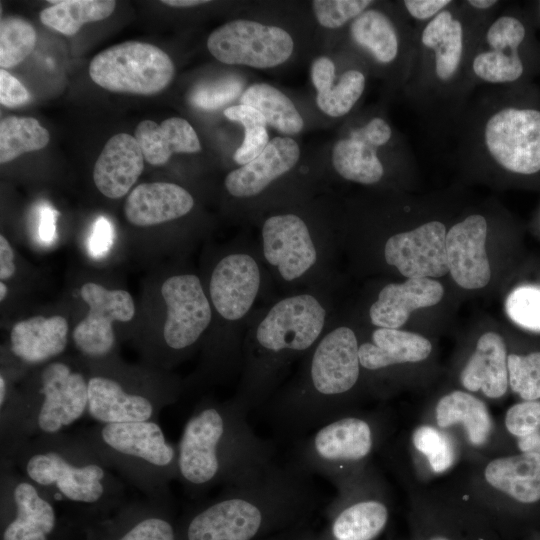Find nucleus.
I'll list each match as a JSON object with an SVG mask.
<instances>
[{
    "label": "nucleus",
    "mask_w": 540,
    "mask_h": 540,
    "mask_svg": "<svg viewBox=\"0 0 540 540\" xmlns=\"http://www.w3.org/2000/svg\"><path fill=\"white\" fill-rule=\"evenodd\" d=\"M446 226L438 220L388 238L384 257L407 278L441 277L449 272Z\"/></svg>",
    "instance_id": "obj_19"
},
{
    "label": "nucleus",
    "mask_w": 540,
    "mask_h": 540,
    "mask_svg": "<svg viewBox=\"0 0 540 540\" xmlns=\"http://www.w3.org/2000/svg\"><path fill=\"white\" fill-rule=\"evenodd\" d=\"M359 345L346 326L327 333L313 349L303 376L290 389L296 415L310 425H321L341 415L342 401L360 376Z\"/></svg>",
    "instance_id": "obj_7"
},
{
    "label": "nucleus",
    "mask_w": 540,
    "mask_h": 540,
    "mask_svg": "<svg viewBox=\"0 0 540 540\" xmlns=\"http://www.w3.org/2000/svg\"><path fill=\"white\" fill-rule=\"evenodd\" d=\"M260 270L253 257L233 253L215 266L209 292L216 311L230 321L244 317L252 307L260 288Z\"/></svg>",
    "instance_id": "obj_23"
},
{
    "label": "nucleus",
    "mask_w": 540,
    "mask_h": 540,
    "mask_svg": "<svg viewBox=\"0 0 540 540\" xmlns=\"http://www.w3.org/2000/svg\"><path fill=\"white\" fill-rule=\"evenodd\" d=\"M6 293H7L6 285L3 282H1L0 283V300L1 301L5 298Z\"/></svg>",
    "instance_id": "obj_56"
},
{
    "label": "nucleus",
    "mask_w": 540,
    "mask_h": 540,
    "mask_svg": "<svg viewBox=\"0 0 540 540\" xmlns=\"http://www.w3.org/2000/svg\"><path fill=\"white\" fill-rule=\"evenodd\" d=\"M371 6L350 23L352 41L376 64L383 67L400 64L409 76L416 26L401 25L387 12Z\"/></svg>",
    "instance_id": "obj_20"
},
{
    "label": "nucleus",
    "mask_w": 540,
    "mask_h": 540,
    "mask_svg": "<svg viewBox=\"0 0 540 540\" xmlns=\"http://www.w3.org/2000/svg\"><path fill=\"white\" fill-rule=\"evenodd\" d=\"M494 15L478 14L464 1H454L433 20L416 26L404 91L413 108L438 133L453 131L471 99L476 88L469 72L471 56Z\"/></svg>",
    "instance_id": "obj_2"
},
{
    "label": "nucleus",
    "mask_w": 540,
    "mask_h": 540,
    "mask_svg": "<svg viewBox=\"0 0 540 540\" xmlns=\"http://www.w3.org/2000/svg\"><path fill=\"white\" fill-rule=\"evenodd\" d=\"M374 444V430L367 419L343 415L297 439L293 461L341 489L351 468L368 458Z\"/></svg>",
    "instance_id": "obj_10"
},
{
    "label": "nucleus",
    "mask_w": 540,
    "mask_h": 540,
    "mask_svg": "<svg viewBox=\"0 0 540 540\" xmlns=\"http://www.w3.org/2000/svg\"><path fill=\"white\" fill-rule=\"evenodd\" d=\"M393 137L392 126L385 118L371 117L334 144V169L348 181L364 185L378 183L385 174L379 151L390 144Z\"/></svg>",
    "instance_id": "obj_18"
},
{
    "label": "nucleus",
    "mask_w": 540,
    "mask_h": 540,
    "mask_svg": "<svg viewBox=\"0 0 540 540\" xmlns=\"http://www.w3.org/2000/svg\"><path fill=\"white\" fill-rule=\"evenodd\" d=\"M487 231L486 218L474 213L455 223L447 232L449 272L465 289L483 288L490 281L491 269L485 249Z\"/></svg>",
    "instance_id": "obj_22"
},
{
    "label": "nucleus",
    "mask_w": 540,
    "mask_h": 540,
    "mask_svg": "<svg viewBox=\"0 0 540 540\" xmlns=\"http://www.w3.org/2000/svg\"><path fill=\"white\" fill-rule=\"evenodd\" d=\"M40 13L41 22L64 35H75L87 23L109 17L115 7L113 0H60Z\"/></svg>",
    "instance_id": "obj_36"
},
{
    "label": "nucleus",
    "mask_w": 540,
    "mask_h": 540,
    "mask_svg": "<svg viewBox=\"0 0 540 540\" xmlns=\"http://www.w3.org/2000/svg\"><path fill=\"white\" fill-rule=\"evenodd\" d=\"M207 48L222 63L264 69L287 61L294 42L280 27L236 19L216 28L208 37Z\"/></svg>",
    "instance_id": "obj_13"
},
{
    "label": "nucleus",
    "mask_w": 540,
    "mask_h": 540,
    "mask_svg": "<svg viewBox=\"0 0 540 540\" xmlns=\"http://www.w3.org/2000/svg\"><path fill=\"white\" fill-rule=\"evenodd\" d=\"M87 409L86 376L64 361L45 363L32 386L17 394L13 453L34 437L65 432Z\"/></svg>",
    "instance_id": "obj_8"
},
{
    "label": "nucleus",
    "mask_w": 540,
    "mask_h": 540,
    "mask_svg": "<svg viewBox=\"0 0 540 540\" xmlns=\"http://www.w3.org/2000/svg\"><path fill=\"white\" fill-rule=\"evenodd\" d=\"M412 441L416 449L427 457L435 472H443L453 464L454 448L443 432L431 426H421L414 431Z\"/></svg>",
    "instance_id": "obj_42"
},
{
    "label": "nucleus",
    "mask_w": 540,
    "mask_h": 540,
    "mask_svg": "<svg viewBox=\"0 0 540 540\" xmlns=\"http://www.w3.org/2000/svg\"><path fill=\"white\" fill-rule=\"evenodd\" d=\"M452 133L455 157L519 175L540 171V110L506 104L496 87L470 99Z\"/></svg>",
    "instance_id": "obj_5"
},
{
    "label": "nucleus",
    "mask_w": 540,
    "mask_h": 540,
    "mask_svg": "<svg viewBox=\"0 0 540 540\" xmlns=\"http://www.w3.org/2000/svg\"><path fill=\"white\" fill-rule=\"evenodd\" d=\"M6 464L14 466L82 528L129 501L126 482L76 433L34 437Z\"/></svg>",
    "instance_id": "obj_4"
},
{
    "label": "nucleus",
    "mask_w": 540,
    "mask_h": 540,
    "mask_svg": "<svg viewBox=\"0 0 540 540\" xmlns=\"http://www.w3.org/2000/svg\"><path fill=\"white\" fill-rule=\"evenodd\" d=\"M76 434L144 498L173 501L170 484L178 480V449L158 421L96 423Z\"/></svg>",
    "instance_id": "obj_6"
},
{
    "label": "nucleus",
    "mask_w": 540,
    "mask_h": 540,
    "mask_svg": "<svg viewBox=\"0 0 540 540\" xmlns=\"http://www.w3.org/2000/svg\"><path fill=\"white\" fill-rule=\"evenodd\" d=\"M241 104L257 109L272 126L282 134L295 135L303 129L304 121L293 102L279 89L257 83L241 95Z\"/></svg>",
    "instance_id": "obj_35"
},
{
    "label": "nucleus",
    "mask_w": 540,
    "mask_h": 540,
    "mask_svg": "<svg viewBox=\"0 0 540 540\" xmlns=\"http://www.w3.org/2000/svg\"><path fill=\"white\" fill-rule=\"evenodd\" d=\"M431 540H449V539L444 538V537H433Z\"/></svg>",
    "instance_id": "obj_57"
},
{
    "label": "nucleus",
    "mask_w": 540,
    "mask_h": 540,
    "mask_svg": "<svg viewBox=\"0 0 540 540\" xmlns=\"http://www.w3.org/2000/svg\"><path fill=\"white\" fill-rule=\"evenodd\" d=\"M300 157V148L290 137H275L251 162L229 172L224 184L234 197H252L272 181L291 170Z\"/></svg>",
    "instance_id": "obj_24"
},
{
    "label": "nucleus",
    "mask_w": 540,
    "mask_h": 540,
    "mask_svg": "<svg viewBox=\"0 0 540 540\" xmlns=\"http://www.w3.org/2000/svg\"><path fill=\"white\" fill-rule=\"evenodd\" d=\"M453 0H404L400 2L402 11L415 26L428 23L446 10Z\"/></svg>",
    "instance_id": "obj_46"
},
{
    "label": "nucleus",
    "mask_w": 540,
    "mask_h": 540,
    "mask_svg": "<svg viewBox=\"0 0 540 540\" xmlns=\"http://www.w3.org/2000/svg\"><path fill=\"white\" fill-rule=\"evenodd\" d=\"M224 116L230 121L242 124L245 129L257 126H267L264 116L257 109L245 104L226 108L224 110Z\"/></svg>",
    "instance_id": "obj_51"
},
{
    "label": "nucleus",
    "mask_w": 540,
    "mask_h": 540,
    "mask_svg": "<svg viewBox=\"0 0 540 540\" xmlns=\"http://www.w3.org/2000/svg\"><path fill=\"white\" fill-rule=\"evenodd\" d=\"M432 345L425 337L392 328H377L372 342L359 345V361L362 368L377 371L387 367L419 362L431 353Z\"/></svg>",
    "instance_id": "obj_30"
},
{
    "label": "nucleus",
    "mask_w": 540,
    "mask_h": 540,
    "mask_svg": "<svg viewBox=\"0 0 540 540\" xmlns=\"http://www.w3.org/2000/svg\"><path fill=\"white\" fill-rule=\"evenodd\" d=\"M526 38L523 22L507 13L495 14L485 25L470 61L475 87L513 84L524 74L520 47Z\"/></svg>",
    "instance_id": "obj_14"
},
{
    "label": "nucleus",
    "mask_w": 540,
    "mask_h": 540,
    "mask_svg": "<svg viewBox=\"0 0 540 540\" xmlns=\"http://www.w3.org/2000/svg\"><path fill=\"white\" fill-rule=\"evenodd\" d=\"M505 311L518 326L540 332V286L522 285L506 298Z\"/></svg>",
    "instance_id": "obj_41"
},
{
    "label": "nucleus",
    "mask_w": 540,
    "mask_h": 540,
    "mask_svg": "<svg viewBox=\"0 0 540 540\" xmlns=\"http://www.w3.org/2000/svg\"><path fill=\"white\" fill-rule=\"evenodd\" d=\"M365 87V74L357 68L347 69L337 84L325 92L317 93L316 104L328 116H344L357 104Z\"/></svg>",
    "instance_id": "obj_39"
},
{
    "label": "nucleus",
    "mask_w": 540,
    "mask_h": 540,
    "mask_svg": "<svg viewBox=\"0 0 540 540\" xmlns=\"http://www.w3.org/2000/svg\"><path fill=\"white\" fill-rule=\"evenodd\" d=\"M269 143L266 127L257 126L245 129L242 144L234 153L233 159L240 165H245L258 157Z\"/></svg>",
    "instance_id": "obj_47"
},
{
    "label": "nucleus",
    "mask_w": 540,
    "mask_h": 540,
    "mask_svg": "<svg viewBox=\"0 0 540 540\" xmlns=\"http://www.w3.org/2000/svg\"><path fill=\"white\" fill-rule=\"evenodd\" d=\"M56 215L57 212L51 209L49 206H44L41 209L38 235L43 242L50 243L55 237Z\"/></svg>",
    "instance_id": "obj_52"
},
{
    "label": "nucleus",
    "mask_w": 540,
    "mask_h": 540,
    "mask_svg": "<svg viewBox=\"0 0 540 540\" xmlns=\"http://www.w3.org/2000/svg\"><path fill=\"white\" fill-rule=\"evenodd\" d=\"M174 64L157 46L127 41L95 55L89 75L100 87L119 93L154 95L164 90L174 76Z\"/></svg>",
    "instance_id": "obj_11"
},
{
    "label": "nucleus",
    "mask_w": 540,
    "mask_h": 540,
    "mask_svg": "<svg viewBox=\"0 0 540 540\" xmlns=\"http://www.w3.org/2000/svg\"><path fill=\"white\" fill-rule=\"evenodd\" d=\"M114 241V229L105 217L100 216L93 224L89 240L90 253L100 258L106 255Z\"/></svg>",
    "instance_id": "obj_49"
},
{
    "label": "nucleus",
    "mask_w": 540,
    "mask_h": 540,
    "mask_svg": "<svg viewBox=\"0 0 540 540\" xmlns=\"http://www.w3.org/2000/svg\"><path fill=\"white\" fill-rule=\"evenodd\" d=\"M485 479L517 502L540 501V453L521 452L497 458L485 468Z\"/></svg>",
    "instance_id": "obj_32"
},
{
    "label": "nucleus",
    "mask_w": 540,
    "mask_h": 540,
    "mask_svg": "<svg viewBox=\"0 0 540 540\" xmlns=\"http://www.w3.org/2000/svg\"><path fill=\"white\" fill-rule=\"evenodd\" d=\"M508 382L523 400L540 399V351L507 357Z\"/></svg>",
    "instance_id": "obj_40"
},
{
    "label": "nucleus",
    "mask_w": 540,
    "mask_h": 540,
    "mask_svg": "<svg viewBox=\"0 0 540 540\" xmlns=\"http://www.w3.org/2000/svg\"><path fill=\"white\" fill-rule=\"evenodd\" d=\"M539 11H540V2H539Z\"/></svg>",
    "instance_id": "obj_58"
},
{
    "label": "nucleus",
    "mask_w": 540,
    "mask_h": 540,
    "mask_svg": "<svg viewBox=\"0 0 540 540\" xmlns=\"http://www.w3.org/2000/svg\"><path fill=\"white\" fill-rule=\"evenodd\" d=\"M25 86L6 69H0V103L8 108L19 107L30 101Z\"/></svg>",
    "instance_id": "obj_48"
},
{
    "label": "nucleus",
    "mask_w": 540,
    "mask_h": 540,
    "mask_svg": "<svg viewBox=\"0 0 540 540\" xmlns=\"http://www.w3.org/2000/svg\"><path fill=\"white\" fill-rule=\"evenodd\" d=\"M144 160L135 137L128 133L112 136L93 168V180L97 189L111 199L125 196L141 175Z\"/></svg>",
    "instance_id": "obj_25"
},
{
    "label": "nucleus",
    "mask_w": 540,
    "mask_h": 540,
    "mask_svg": "<svg viewBox=\"0 0 540 540\" xmlns=\"http://www.w3.org/2000/svg\"><path fill=\"white\" fill-rule=\"evenodd\" d=\"M309 473L294 461L275 460L187 510L179 540H260L301 525L317 503Z\"/></svg>",
    "instance_id": "obj_1"
},
{
    "label": "nucleus",
    "mask_w": 540,
    "mask_h": 540,
    "mask_svg": "<svg viewBox=\"0 0 540 540\" xmlns=\"http://www.w3.org/2000/svg\"><path fill=\"white\" fill-rule=\"evenodd\" d=\"M206 0H163L161 3L171 7H193L208 3Z\"/></svg>",
    "instance_id": "obj_55"
},
{
    "label": "nucleus",
    "mask_w": 540,
    "mask_h": 540,
    "mask_svg": "<svg viewBox=\"0 0 540 540\" xmlns=\"http://www.w3.org/2000/svg\"><path fill=\"white\" fill-rule=\"evenodd\" d=\"M465 5L472 11L482 15H494L500 1L497 0H466Z\"/></svg>",
    "instance_id": "obj_54"
},
{
    "label": "nucleus",
    "mask_w": 540,
    "mask_h": 540,
    "mask_svg": "<svg viewBox=\"0 0 540 540\" xmlns=\"http://www.w3.org/2000/svg\"><path fill=\"white\" fill-rule=\"evenodd\" d=\"M248 412L238 399L207 400L194 408L177 444L178 481L187 496L200 499L274 461V446L254 432Z\"/></svg>",
    "instance_id": "obj_3"
},
{
    "label": "nucleus",
    "mask_w": 540,
    "mask_h": 540,
    "mask_svg": "<svg viewBox=\"0 0 540 540\" xmlns=\"http://www.w3.org/2000/svg\"><path fill=\"white\" fill-rule=\"evenodd\" d=\"M193 206L192 195L183 187L169 182H151L133 188L123 210L131 224L143 227L180 218Z\"/></svg>",
    "instance_id": "obj_26"
},
{
    "label": "nucleus",
    "mask_w": 540,
    "mask_h": 540,
    "mask_svg": "<svg viewBox=\"0 0 540 540\" xmlns=\"http://www.w3.org/2000/svg\"><path fill=\"white\" fill-rule=\"evenodd\" d=\"M311 80L317 93L329 90L335 80L334 62L325 56L316 58L311 65Z\"/></svg>",
    "instance_id": "obj_50"
},
{
    "label": "nucleus",
    "mask_w": 540,
    "mask_h": 540,
    "mask_svg": "<svg viewBox=\"0 0 540 540\" xmlns=\"http://www.w3.org/2000/svg\"><path fill=\"white\" fill-rule=\"evenodd\" d=\"M443 294L442 285L431 278H408L403 283L388 284L370 307L371 322L379 328L399 329L413 310L439 303Z\"/></svg>",
    "instance_id": "obj_27"
},
{
    "label": "nucleus",
    "mask_w": 540,
    "mask_h": 540,
    "mask_svg": "<svg viewBox=\"0 0 540 540\" xmlns=\"http://www.w3.org/2000/svg\"><path fill=\"white\" fill-rule=\"evenodd\" d=\"M67 334L68 323L64 317L34 316L12 327L10 351L25 364H45L64 352Z\"/></svg>",
    "instance_id": "obj_28"
},
{
    "label": "nucleus",
    "mask_w": 540,
    "mask_h": 540,
    "mask_svg": "<svg viewBox=\"0 0 540 540\" xmlns=\"http://www.w3.org/2000/svg\"><path fill=\"white\" fill-rule=\"evenodd\" d=\"M134 381L94 373L88 378L87 415L97 423L158 421L161 410L176 398L175 388L158 380L137 386Z\"/></svg>",
    "instance_id": "obj_12"
},
{
    "label": "nucleus",
    "mask_w": 540,
    "mask_h": 540,
    "mask_svg": "<svg viewBox=\"0 0 540 540\" xmlns=\"http://www.w3.org/2000/svg\"><path fill=\"white\" fill-rule=\"evenodd\" d=\"M161 294L167 307L163 327L166 347L183 351L193 346L211 322L210 303L196 275H175L166 279Z\"/></svg>",
    "instance_id": "obj_17"
},
{
    "label": "nucleus",
    "mask_w": 540,
    "mask_h": 540,
    "mask_svg": "<svg viewBox=\"0 0 540 540\" xmlns=\"http://www.w3.org/2000/svg\"><path fill=\"white\" fill-rule=\"evenodd\" d=\"M80 295L89 311L74 328L73 341L85 357L101 360L115 345L112 323L130 321L135 314L134 302L125 290H108L93 282L82 285Z\"/></svg>",
    "instance_id": "obj_16"
},
{
    "label": "nucleus",
    "mask_w": 540,
    "mask_h": 540,
    "mask_svg": "<svg viewBox=\"0 0 540 540\" xmlns=\"http://www.w3.org/2000/svg\"><path fill=\"white\" fill-rule=\"evenodd\" d=\"M436 420L441 428L462 424L473 445L486 442L491 431V418L486 405L463 391H453L442 397L436 407Z\"/></svg>",
    "instance_id": "obj_33"
},
{
    "label": "nucleus",
    "mask_w": 540,
    "mask_h": 540,
    "mask_svg": "<svg viewBox=\"0 0 540 540\" xmlns=\"http://www.w3.org/2000/svg\"><path fill=\"white\" fill-rule=\"evenodd\" d=\"M263 254L285 281H293L309 271L317 251L306 223L295 214L274 215L262 227Z\"/></svg>",
    "instance_id": "obj_21"
},
{
    "label": "nucleus",
    "mask_w": 540,
    "mask_h": 540,
    "mask_svg": "<svg viewBox=\"0 0 540 540\" xmlns=\"http://www.w3.org/2000/svg\"><path fill=\"white\" fill-rule=\"evenodd\" d=\"M50 134L33 117L7 116L0 122V163L47 146Z\"/></svg>",
    "instance_id": "obj_37"
},
{
    "label": "nucleus",
    "mask_w": 540,
    "mask_h": 540,
    "mask_svg": "<svg viewBox=\"0 0 540 540\" xmlns=\"http://www.w3.org/2000/svg\"><path fill=\"white\" fill-rule=\"evenodd\" d=\"M331 512L332 540H372L388 520L386 505L375 499L356 501Z\"/></svg>",
    "instance_id": "obj_34"
},
{
    "label": "nucleus",
    "mask_w": 540,
    "mask_h": 540,
    "mask_svg": "<svg viewBox=\"0 0 540 540\" xmlns=\"http://www.w3.org/2000/svg\"><path fill=\"white\" fill-rule=\"evenodd\" d=\"M173 501H128L109 516L85 525L78 540H179Z\"/></svg>",
    "instance_id": "obj_15"
},
{
    "label": "nucleus",
    "mask_w": 540,
    "mask_h": 540,
    "mask_svg": "<svg viewBox=\"0 0 540 540\" xmlns=\"http://www.w3.org/2000/svg\"><path fill=\"white\" fill-rule=\"evenodd\" d=\"M144 159L152 166L165 165L174 153H197L201 144L191 124L180 117L156 123L141 121L134 131Z\"/></svg>",
    "instance_id": "obj_31"
},
{
    "label": "nucleus",
    "mask_w": 540,
    "mask_h": 540,
    "mask_svg": "<svg viewBox=\"0 0 540 540\" xmlns=\"http://www.w3.org/2000/svg\"><path fill=\"white\" fill-rule=\"evenodd\" d=\"M374 4L372 0H314L312 7L318 23L337 29L353 21Z\"/></svg>",
    "instance_id": "obj_43"
},
{
    "label": "nucleus",
    "mask_w": 540,
    "mask_h": 540,
    "mask_svg": "<svg viewBox=\"0 0 540 540\" xmlns=\"http://www.w3.org/2000/svg\"><path fill=\"white\" fill-rule=\"evenodd\" d=\"M0 540H78L82 527L14 466L0 464Z\"/></svg>",
    "instance_id": "obj_9"
},
{
    "label": "nucleus",
    "mask_w": 540,
    "mask_h": 540,
    "mask_svg": "<svg viewBox=\"0 0 540 540\" xmlns=\"http://www.w3.org/2000/svg\"><path fill=\"white\" fill-rule=\"evenodd\" d=\"M14 253L8 240L0 236V279L7 280L15 273Z\"/></svg>",
    "instance_id": "obj_53"
},
{
    "label": "nucleus",
    "mask_w": 540,
    "mask_h": 540,
    "mask_svg": "<svg viewBox=\"0 0 540 540\" xmlns=\"http://www.w3.org/2000/svg\"><path fill=\"white\" fill-rule=\"evenodd\" d=\"M36 31L25 19L9 16L0 21V66L12 68L23 62L34 50Z\"/></svg>",
    "instance_id": "obj_38"
},
{
    "label": "nucleus",
    "mask_w": 540,
    "mask_h": 540,
    "mask_svg": "<svg viewBox=\"0 0 540 540\" xmlns=\"http://www.w3.org/2000/svg\"><path fill=\"white\" fill-rule=\"evenodd\" d=\"M505 426L518 438L540 432V400H523L511 406L505 416Z\"/></svg>",
    "instance_id": "obj_45"
},
{
    "label": "nucleus",
    "mask_w": 540,
    "mask_h": 540,
    "mask_svg": "<svg viewBox=\"0 0 540 540\" xmlns=\"http://www.w3.org/2000/svg\"><path fill=\"white\" fill-rule=\"evenodd\" d=\"M243 88V82L236 77H225L196 86L189 100L192 105L204 110L218 109L236 98Z\"/></svg>",
    "instance_id": "obj_44"
},
{
    "label": "nucleus",
    "mask_w": 540,
    "mask_h": 540,
    "mask_svg": "<svg viewBox=\"0 0 540 540\" xmlns=\"http://www.w3.org/2000/svg\"><path fill=\"white\" fill-rule=\"evenodd\" d=\"M507 350L503 338L484 333L461 373V383L469 391L481 390L489 398L502 397L508 388Z\"/></svg>",
    "instance_id": "obj_29"
}]
</instances>
